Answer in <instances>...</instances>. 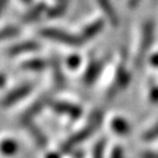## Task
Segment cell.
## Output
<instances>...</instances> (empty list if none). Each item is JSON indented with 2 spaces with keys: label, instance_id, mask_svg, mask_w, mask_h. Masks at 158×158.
I'll return each instance as SVG.
<instances>
[{
  "label": "cell",
  "instance_id": "cell-6",
  "mask_svg": "<svg viewBox=\"0 0 158 158\" xmlns=\"http://www.w3.org/2000/svg\"><path fill=\"white\" fill-rule=\"evenodd\" d=\"M24 125L27 126L30 134L34 138L35 143H36L40 147H45L47 142H46V137H45L44 134L42 133V131H41L36 125H34L32 122H29V123L24 124Z\"/></svg>",
  "mask_w": 158,
  "mask_h": 158
},
{
  "label": "cell",
  "instance_id": "cell-4",
  "mask_svg": "<svg viewBox=\"0 0 158 158\" xmlns=\"http://www.w3.org/2000/svg\"><path fill=\"white\" fill-rule=\"evenodd\" d=\"M31 90H32V86H31V85H24V86L19 87V88L15 89V90L11 91L10 94H8L7 96L1 100L0 104L2 106H12L13 103L20 101L21 99H23L25 96H27Z\"/></svg>",
  "mask_w": 158,
  "mask_h": 158
},
{
  "label": "cell",
  "instance_id": "cell-8",
  "mask_svg": "<svg viewBox=\"0 0 158 158\" xmlns=\"http://www.w3.org/2000/svg\"><path fill=\"white\" fill-rule=\"evenodd\" d=\"M101 72V64H94L90 66V68L88 69L86 76H85V81L87 84H91L96 80V78L98 77V75Z\"/></svg>",
  "mask_w": 158,
  "mask_h": 158
},
{
  "label": "cell",
  "instance_id": "cell-11",
  "mask_svg": "<svg viewBox=\"0 0 158 158\" xmlns=\"http://www.w3.org/2000/svg\"><path fill=\"white\" fill-rule=\"evenodd\" d=\"M158 137V123L156 125H154L152 128H149L148 131H146L143 135V139L146 142L153 141L155 138Z\"/></svg>",
  "mask_w": 158,
  "mask_h": 158
},
{
  "label": "cell",
  "instance_id": "cell-13",
  "mask_svg": "<svg viewBox=\"0 0 158 158\" xmlns=\"http://www.w3.org/2000/svg\"><path fill=\"white\" fill-rule=\"evenodd\" d=\"M101 2H102V7L104 8L103 10L106 9V13H108V15L110 17V20H111L112 22H116V21H118V18H116L114 10L111 9V6H110L108 0H101Z\"/></svg>",
  "mask_w": 158,
  "mask_h": 158
},
{
  "label": "cell",
  "instance_id": "cell-1",
  "mask_svg": "<svg viewBox=\"0 0 158 158\" xmlns=\"http://www.w3.org/2000/svg\"><path fill=\"white\" fill-rule=\"evenodd\" d=\"M102 118H103V114H102L101 111H94V113L91 114L90 118H89L88 125L85 126L82 130L77 132L76 134H74L72 137H69L68 139L63 144L62 147H60V153L62 154L69 153L75 146L82 143L86 138H88L89 136L94 133V130L100 126V124H101V122H102Z\"/></svg>",
  "mask_w": 158,
  "mask_h": 158
},
{
  "label": "cell",
  "instance_id": "cell-15",
  "mask_svg": "<svg viewBox=\"0 0 158 158\" xmlns=\"http://www.w3.org/2000/svg\"><path fill=\"white\" fill-rule=\"evenodd\" d=\"M111 158H124V152L122 149V147H120V146L114 147L113 152H112Z\"/></svg>",
  "mask_w": 158,
  "mask_h": 158
},
{
  "label": "cell",
  "instance_id": "cell-5",
  "mask_svg": "<svg viewBox=\"0 0 158 158\" xmlns=\"http://www.w3.org/2000/svg\"><path fill=\"white\" fill-rule=\"evenodd\" d=\"M47 102H48V97L43 96L42 98H40L37 101H35L32 106H30L21 118V122H22L23 125L29 123V122H32V118L41 112V110L46 106Z\"/></svg>",
  "mask_w": 158,
  "mask_h": 158
},
{
  "label": "cell",
  "instance_id": "cell-14",
  "mask_svg": "<svg viewBox=\"0 0 158 158\" xmlns=\"http://www.w3.org/2000/svg\"><path fill=\"white\" fill-rule=\"evenodd\" d=\"M149 99L152 102H158V86H153L149 90Z\"/></svg>",
  "mask_w": 158,
  "mask_h": 158
},
{
  "label": "cell",
  "instance_id": "cell-9",
  "mask_svg": "<svg viewBox=\"0 0 158 158\" xmlns=\"http://www.w3.org/2000/svg\"><path fill=\"white\" fill-rule=\"evenodd\" d=\"M18 144L12 139H5L2 143L0 144V151L6 155H12L17 152Z\"/></svg>",
  "mask_w": 158,
  "mask_h": 158
},
{
  "label": "cell",
  "instance_id": "cell-16",
  "mask_svg": "<svg viewBox=\"0 0 158 158\" xmlns=\"http://www.w3.org/2000/svg\"><path fill=\"white\" fill-rule=\"evenodd\" d=\"M142 158H158V153H152V152H147L142 155Z\"/></svg>",
  "mask_w": 158,
  "mask_h": 158
},
{
  "label": "cell",
  "instance_id": "cell-2",
  "mask_svg": "<svg viewBox=\"0 0 158 158\" xmlns=\"http://www.w3.org/2000/svg\"><path fill=\"white\" fill-rule=\"evenodd\" d=\"M153 40H154V24L152 21H147L143 25V30H142V40H141V44H139V48H138L137 56H136V65H139L142 63L145 55L147 54L148 48L151 47L152 43H153Z\"/></svg>",
  "mask_w": 158,
  "mask_h": 158
},
{
  "label": "cell",
  "instance_id": "cell-10",
  "mask_svg": "<svg viewBox=\"0 0 158 158\" xmlns=\"http://www.w3.org/2000/svg\"><path fill=\"white\" fill-rule=\"evenodd\" d=\"M106 146V138H101L100 141H98V143L94 145L92 158H103Z\"/></svg>",
  "mask_w": 158,
  "mask_h": 158
},
{
  "label": "cell",
  "instance_id": "cell-12",
  "mask_svg": "<svg viewBox=\"0 0 158 158\" xmlns=\"http://www.w3.org/2000/svg\"><path fill=\"white\" fill-rule=\"evenodd\" d=\"M44 62L39 59V60H31L29 63H25L22 67L25 69H31V70H41V69L44 68Z\"/></svg>",
  "mask_w": 158,
  "mask_h": 158
},
{
  "label": "cell",
  "instance_id": "cell-3",
  "mask_svg": "<svg viewBox=\"0 0 158 158\" xmlns=\"http://www.w3.org/2000/svg\"><path fill=\"white\" fill-rule=\"evenodd\" d=\"M51 108L55 112L59 114H64L72 118H78L81 115L82 110L80 106L76 104L69 103V102H63V101H54L51 102Z\"/></svg>",
  "mask_w": 158,
  "mask_h": 158
},
{
  "label": "cell",
  "instance_id": "cell-7",
  "mask_svg": "<svg viewBox=\"0 0 158 158\" xmlns=\"http://www.w3.org/2000/svg\"><path fill=\"white\" fill-rule=\"evenodd\" d=\"M111 127L115 133L121 134V135H126V134L130 133V125L122 118H113L111 122Z\"/></svg>",
  "mask_w": 158,
  "mask_h": 158
},
{
  "label": "cell",
  "instance_id": "cell-17",
  "mask_svg": "<svg viewBox=\"0 0 158 158\" xmlns=\"http://www.w3.org/2000/svg\"><path fill=\"white\" fill-rule=\"evenodd\" d=\"M151 63H152V65L158 67V53L152 55V56H151Z\"/></svg>",
  "mask_w": 158,
  "mask_h": 158
},
{
  "label": "cell",
  "instance_id": "cell-18",
  "mask_svg": "<svg viewBox=\"0 0 158 158\" xmlns=\"http://www.w3.org/2000/svg\"><path fill=\"white\" fill-rule=\"evenodd\" d=\"M46 158H59V155H58V154H56V153H51V154H48V155H47Z\"/></svg>",
  "mask_w": 158,
  "mask_h": 158
}]
</instances>
